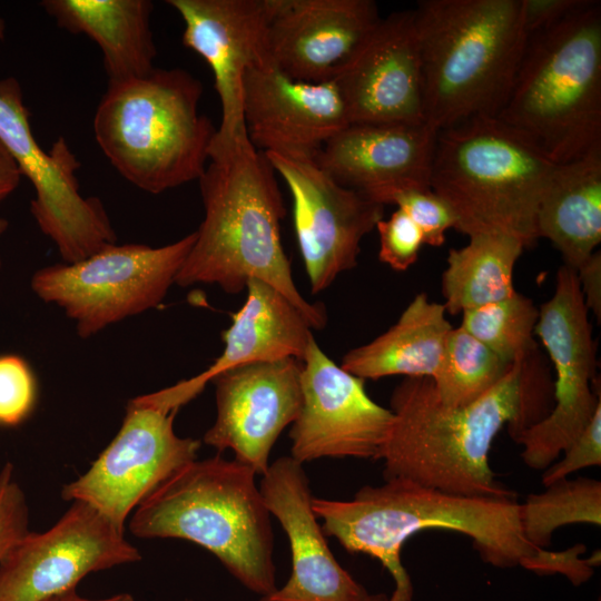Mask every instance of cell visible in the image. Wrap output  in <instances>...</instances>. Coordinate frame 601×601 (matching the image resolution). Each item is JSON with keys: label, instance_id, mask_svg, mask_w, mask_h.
<instances>
[{"label": "cell", "instance_id": "cell-5", "mask_svg": "<svg viewBox=\"0 0 601 601\" xmlns=\"http://www.w3.org/2000/svg\"><path fill=\"white\" fill-rule=\"evenodd\" d=\"M255 471L237 460L193 461L134 511L129 529L142 539H183L213 553L245 588L277 589L270 513Z\"/></svg>", "mask_w": 601, "mask_h": 601}, {"label": "cell", "instance_id": "cell-13", "mask_svg": "<svg viewBox=\"0 0 601 601\" xmlns=\"http://www.w3.org/2000/svg\"><path fill=\"white\" fill-rule=\"evenodd\" d=\"M140 559L124 529L73 501L50 529L29 531L0 561V601H41L76 589L89 573Z\"/></svg>", "mask_w": 601, "mask_h": 601}, {"label": "cell", "instance_id": "cell-18", "mask_svg": "<svg viewBox=\"0 0 601 601\" xmlns=\"http://www.w3.org/2000/svg\"><path fill=\"white\" fill-rule=\"evenodd\" d=\"M268 59L290 78L332 81L382 18L372 0H269Z\"/></svg>", "mask_w": 601, "mask_h": 601}, {"label": "cell", "instance_id": "cell-14", "mask_svg": "<svg viewBox=\"0 0 601 601\" xmlns=\"http://www.w3.org/2000/svg\"><path fill=\"white\" fill-rule=\"evenodd\" d=\"M264 155L289 189L299 252L318 294L357 265L361 242L384 218L385 206L337 184L314 158Z\"/></svg>", "mask_w": 601, "mask_h": 601}, {"label": "cell", "instance_id": "cell-12", "mask_svg": "<svg viewBox=\"0 0 601 601\" xmlns=\"http://www.w3.org/2000/svg\"><path fill=\"white\" fill-rule=\"evenodd\" d=\"M577 272L562 265L552 297L539 308L536 335L555 370L554 405L514 440L533 470H545L577 439L601 405L595 344Z\"/></svg>", "mask_w": 601, "mask_h": 601}, {"label": "cell", "instance_id": "cell-7", "mask_svg": "<svg viewBox=\"0 0 601 601\" xmlns=\"http://www.w3.org/2000/svg\"><path fill=\"white\" fill-rule=\"evenodd\" d=\"M501 121L562 164L601 148V2L528 38Z\"/></svg>", "mask_w": 601, "mask_h": 601}, {"label": "cell", "instance_id": "cell-6", "mask_svg": "<svg viewBox=\"0 0 601 601\" xmlns=\"http://www.w3.org/2000/svg\"><path fill=\"white\" fill-rule=\"evenodd\" d=\"M203 85L181 68L108 81L93 117L98 146L139 189L160 194L198 180L216 128L199 114Z\"/></svg>", "mask_w": 601, "mask_h": 601}, {"label": "cell", "instance_id": "cell-4", "mask_svg": "<svg viewBox=\"0 0 601 601\" xmlns=\"http://www.w3.org/2000/svg\"><path fill=\"white\" fill-rule=\"evenodd\" d=\"M413 16L426 122L497 117L529 38L522 0H424Z\"/></svg>", "mask_w": 601, "mask_h": 601}, {"label": "cell", "instance_id": "cell-30", "mask_svg": "<svg viewBox=\"0 0 601 601\" xmlns=\"http://www.w3.org/2000/svg\"><path fill=\"white\" fill-rule=\"evenodd\" d=\"M462 315L460 326L510 364L536 351L539 308L518 292Z\"/></svg>", "mask_w": 601, "mask_h": 601}, {"label": "cell", "instance_id": "cell-20", "mask_svg": "<svg viewBox=\"0 0 601 601\" xmlns=\"http://www.w3.org/2000/svg\"><path fill=\"white\" fill-rule=\"evenodd\" d=\"M334 81L351 124L426 122L413 10L382 19Z\"/></svg>", "mask_w": 601, "mask_h": 601}, {"label": "cell", "instance_id": "cell-9", "mask_svg": "<svg viewBox=\"0 0 601 601\" xmlns=\"http://www.w3.org/2000/svg\"><path fill=\"white\" fill-rule=\"evenodd\" d=\"M196 233L160 247L109 245L76 263L53 264L31 277L33 293L59 306L82 338L158 307L184 264Z\"/></svg>", "mask_w": 601, "mask_h": 601}, {"label": "cell", "instance_id": "cell-17", "mask_svg": "<svg viewBox=\"0 0 601 601\" xmlns=\"http://www.w3.org/2000/svg\"><path fill=\"white\" fill-rule=\"evenodd\" d=\"M242 97L247 137L264 154L314 158L331 137L351 124L334 80L293 79L268 57L245 72Z\"/></svg>", "mask_w": 601, "mask_h": 601}, {"label": "cell", "instance_id": "cell-15", "mask_svg": "<svg viewBox=\"0 0 601 601\" xmlns=\"http://www.w3.org/2000/svg\"><path fill=\"white\" fill-rule=\"evenodd\" d=\"M302 406L289 431L290 457L377 461L393 413L367 394L365 380L337 365L314 336L302 358Z\"/></svg>", "mask_w": 601, "mask_h": 601}, {"label": "cell", "instance_id": "cell-26", "mask_svg": "<svg viewBox=\"0 0 601 601\" xmlns=\"http://www.w3.org/2000/svg\"><path fill=\"white\" fill-rule=\"evenodd\" d=\"M452 328L444 305L420 293L394 325L373 341L348 351L341 366L365 381L393 375L433 378Z\"/></svg>", "mask_w": 601, "mask_h": 601}, {"label": "cell", "instance_id": "cell-37", "mask_svg": "<svg viewBox=\"0 0 601 601\" xmlns=\"http://www.w3.org/2000/svg\"><path fill=\"white\" fill-rule=\"evenodd\" d=\"M581 293L588 311L601 318V254L594 252L577 270Z\"/></svg>", "mask_w": 601, "mask_h": 601}, {"label": "cell", "instance_id": "cell-3", "mask_svg": "<svg viewBox=\"0 0 601 601\" xmlns=\"http://www.w3.org/2000/svg\"><path fill=\"white\" fill-rule=\"evenodd\" d=\"M326 536L349 553L378 560L394 580L388 601H412L413 584L401 560L404 543L428 529L467 535L481 559L501 569L521 565L536 572L546 549L525 539L520 503L514 496H465L424 486L407 479L365 485L351 500L313 496Z\"/></svg>", "mask_w": 601, "mask_h": 601}, {"label": "cell", "instance_id": "cell-34", "mask_svg": "<svg viewBox=\"0 0 601 601\" xmlns=\"http://www.w3.org/2000/svg\"><path fill=\"white\" fill-rule=\"evenodd\" d=\"M29 510L23 490L14 479L13 465L0 471V561L29 533Z\"/></svg>", "mask_w": 601, "mask_h": 601}, {"label": "cell", "instance_id": "cell-16", "mask_svg": "<svg viewBox=\"0 0 601 601\" xmlns=\"http://www.w3.org/2000/svg\"><path fill=\"white\" fill-rule=\"evenodd\" d=\"M302 361L287 357L227 370L210 382L215 386L216 420L204 443L220 454L231 450L235 460L256 474L269 467V454L302 406Z\"/></svg>", "mask_w": 601, "mask_h": 601}, {"label": "cell", "instance_id": "cell-27", "mask_svg": "<svg viewBox=\"0 0 601 601\" xmlns=\"http://www.w3.org/2000/svg\"><path fill=\"white\" fill-rule=\"evenodd\" d=\"M462 248H452L442 275L445 311L452 315L511 296L515 264L525 248L522 240L503 233L469 236Z\"/></svg>", "mask_w": 601, "mask_h": 601}, {"label": "cell", "instance_id": "cell-35", "mask_svg": "<svg viewBox=\"0 0 601 601\" xmlns=\"http://www.w3.org/2000/svg\"><path fill=\"white\" fill-rule=\"evenodd\" d=\"M601 465V405L577 439L563 451V457L548 466L542 474L544 486L566 479L572 473Z\"/></svg>", "mask_w": 601, "mask_h": 601}, {"label": "cell", "instance_id": "cell-11", "mask_svg": "<svg viewBox=\"0 0 601 601\" xmlns=\"http://www.w3.org/2000/svg\"><path fill=\"white\" fill-rule=\"evenodd\" d=\"M179 408L157 392L128 401L121 426L108 446L61 495L97 509L124 529L128 515L197 457L200 441L174 430Z\"/></svg>", "mask_w": 601, "mask_h": 601}, {"label": "cell", "instance_id": "cell-2", "mask_svg": "<svg viewBox=\"0 0 601 601\" xmlns=\"http://www.w3.org/2000/svg\"><path fill=\"white\" fill-rule=\"evenodd\" d=\"M198 181L205 215L175 284H210L238 294L250 279L262 280L282 293L312 328L325 327V307L306 300L294 283L280 237L286 208L264 152L247 135L213 142Z\"/></svg>", "mask_w": 601, "mask_h": 601}, {"label": "cell", "instance_id": "cell-40", "mask_svg": "<svg viewBox=\"0 0 601 601\" xmlns=\"http://www.w3.org/2000/svg\"><path fill=\"white\" fill-rule=\"evenodd\" d=\"M366 601H388V597L385 593L370 594Z\"/></svg>", "mask_w": 601, "mask_h": 601}, {"label": "cell", "instance_id": "cell-36", "mask_svg": "<svg viewBox=\"0 0 601 601\" xmlns=\"http://www.w3.org/2000/svg\"><path fill=\"white\" fill-rule=\"evenodd\" d=\"M585 0H522L528 37L553 27L584 4Z\"/></svg>", "mask_w": 601, "mask_h": 601}, {"label": "cell", "instance_id": "cell-33", "mask_svg": "<svg viewBox=\"0 0 601 601\" xmlns=\"http://www.w3.org/2000/svg\"><path fill=\"white\" fill-rule=\"evenodd\" d=\"M380 236L378 258L397 272L408 269L418 258L424 237L418 226L397 208L376 227Z\"/></svg>", "mask_w": 601, "mask_h": 601}, {"label": "cell", "instance_id": "cell-23", "mask_svg": "<svg viewBox=\"0 0 601 601\" xmlns=\"http://www.w3.org/2000/svg\"><path fill=\"white\" fill-rule=\"evenodd\" d=\"M246 300L231 315L223 333L224 349L214 363L191 378L170 386L177 398L187 404L203 392L219 373L264 361L304 357L312 327L305 316L276 288L250 279Z\"/></svg>", "mask_w": 601, "mask_h": 601}, {"label": "cell", "instance_id": "cell-28", "mask_svg": "<svg viewBox=\"0 0 601 601\" xmlns=\"http://www.w3.org/2000/svg\"><path fill=\"white\" fill-rule=\"evenodd\" d=\"M520 521L528 542L546 549L552 534L568 524L601 525V482L591 477L562 479L520 503Z\"/></svg>", "mask_w": 601, "mask_h": 601}, {"label": "cell", "instance_id": "cell-32", "mask_svg": "<svg viewBox=\"0 0 601 601\" xmlns=\"http://www.w3.org/2000/svg\"><path fill=\"white\" fill-rule=\"evenodd\" d=\"M37 400L36 377L17 355L0 356V425L14 426L32 412Z\"/></svg>", "mask_w": 601, "mask_h": 601}, {"label": "cell", "instance_id": "cell-21", "mask_svg": "<svg viewBox=\"0 0 601 601\" xmlns=\"http://www.w3.org/2000/svg\"><path fill=\"white\" fill-rule=\"evenodd\" d=\"M259 490L286 532L292 573L283 588L258 601H366L367 590L332 553L313 510V495L303 464L282 456L263 474Z\"/></svg>", "mask_w": 601, "mask_h": 601}, {"label": "cell", "instance_id": "cell-39", "mask_svg": "<svg viewBox=\"0 0 601 601\" xmlns=\"http://www.w3.org/2000/svg\"><path fill=\"white\" fill-rule=\"evenodd\" d=\"M41 601H134V598L129 593H119L109 598L92 600L80 597L77 593L76 589H73L67 592L51 595Z\"/></svg>", "mask_w": 601, "mask_h": 601}, {"label": "cell", "instance_id": "cell-42", "mask_svg": "<svg viewBox=\"0 0 601 601\" xmlns=\"http://www.w3.org/2000/svg\"><path fill=\"white\" fill-rule=\"evenodd\" d=\"M598 601H600V598L598 599Z\"/></svg>", "mask_w": 601, "mask_h": 601}, {"label": "cell", "instance_id": "cell-10", "mask_svg": "<svg viewBox=\"0 0 601 601\" xmlns=\"http://www.w3.org/2000/svg\"><path fill=\"white\" fill-rule=\"evenodd\" d=\"M4 22L0 18V40ZM14 77L0 80V142L36 191L30 211L40 230L57 246L63 263H76L116 244L102 203L83 197L76 176L80 161L59 137L49 152L37 142Z\"/></svg>", "mask_w": 601, "mask_h": 601}, {"label": "cell", "instance_id": "cell-29", "mask_svg": "<svg viewBox=\"0 0 601 601\" xmlns=\"http://www.w3.org/2000/svg\"><path fill=\"white\" fill-rule=\"evenodd\" d=\"M512 365L459 326L447 336L440 367L432 381L442 404L461 407L494 387Z\"/></svg>", "mask_w": 601, "mask_h": 601}, {"label": "cell", "instance_id": "cell-24", "mask_svg": "<svg viewBox=\"0 0 601 601\" xmlns=\"http://www.w3.org/2000/svg\"><path fill=\"white\" fill-rule=\"evenodd\" d=\"M40 6L59 27L98 45L109 81L140 78L155 68L151 1L43 0Z\"/></svg>", "mask_w": 601, "mask_h": 601}, {"label": "cell", "instance_id": "cell-25", "mask_svg": "<svg viewBox=\"0 0 601 601\" xmlns=\"http://www.w3.org/2000/svg\"><path fill=\"white\" fill-rule=\"evenodd\" d=\"M538 237L578 270L601 242V148L558 164L536 213Z\"/></svg>", "mask_w": 601, "mask_h": 601}, {"label": "cell", "instance_id": "cell-31", "mask_svg": "<svg viewBox=\"0 0 601 601\" xmlns=\"http://www.w3.org/2000/svg\"><path fill=\"white\" fill-rule=\"evenodd\" d=\"M382 205L393 204L405 211L421 229L424 244L440 247L449 229L456 227L451 207L430 186L405 185L385 190L376 198Z\"/></svg>", "mask_w": 601, "mask_h": 601}, {"label": "cell", "instance_id": "cell-8", "mask_svg": "<svg viewBox=\"0 0 601 601\" xmlns=\"http://www.w3.org/2000/svg\"><path fill=\"white\" fill-rule=\"evenodd\" d=\"M558 164L496 117H475L437 131L430 186L467 236L503 233L535 245L536 213Z\"/></svg>", "mask_w": 601, "mask_h": 601}, {"label": "cell", "instance_id": "cell-22", "mask_svg": "<svg viewBox=\"0 0 601 601\" xmlns=\"http://www.w3.org/2000/svg\"><path fill=\"white\" fill-rule=\"evenodd\" d=\"M436 136L427 122L349 124L322 146L314 160L341 186L376 201L395 187L430 186Z\"/></svg>", "mask_w": 601, "mask_h": 601}, {"label": "cell", "instance_id": "cell-38", "mask_svg": "<svg viewBox=\"0 0 601 601\" xmlns=\"http://www.w3.org/2000/svg\"><path fill=\"white\" fill-rule=\"evenodd\" d=\"M21 176L16 161L0 142V203L17 188Z\"/></svg>", "mask_w": 601, "mask_h": 601}, {"label": "cell", "instance_id": "cell-19", "mask_svg": "<svg viewBox=\"0 0 601 601\" xmlns=\"http://www.w3.org/2000/svg\"><path fill=\"white\" fill-rule=\"evenodd\" d=\"M184 21L183 45L209 66L221 109L214 142L247 135L243 78L267 58L269 0H167Z\"/></svg>", "mask_w": 601, "mask_h": 601}, {"label": "cell", "instance_id": "cell-41", "mask_svg": "<svg viewBox=\"0 0 601 601\" xmlns=\"http://www.w3.org/2000/svg\"><path fill=\"white\" fill-rule=\"evenodd\" d=\"M8 228V221L4 218L0 217V235L4 233ZM0 267H1V259H0Z\"/></svg>", "mask_w": 601, "mask_h": 601}, {"label": "cell", "instance_id": "cell-1", "mask_svg": "<svg viewBox=\"0 0 601 601\" xmlns=\"http://www.w3.org/2000/svg\"><path fill=\"white\" fill-rule=\"evenodd\" d=\"M551 390L536 351L516 359L508 374L475 402L442 404L432 378L405 377L390 398L393 424L377 460L383 476L465 496H515L494 479L490 451L509 427L515 440L544 418Z\"/></svg>", "mask_w": 601, "mask_h": 601}]
</instances>
